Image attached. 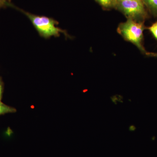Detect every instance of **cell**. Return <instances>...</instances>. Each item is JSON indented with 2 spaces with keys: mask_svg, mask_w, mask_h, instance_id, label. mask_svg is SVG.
Wrapping results in <instances>:
<instances>
[{
  "mask_svg": "<svg viewBox=\"0 0 157 157\" xmlns=\"http://www.w3.org/2000/svg\"><path fill=\"white\" fill-rule=\"evenodd\" d=\"M146 29L144 22L127 18L126 21L119 24L117 32L125 41L134 44L145 55L147 51L143 45L144 32Z\"/></svg>",
  "mask_w": 157,
  "mask_h": 157,
  "instance_id": "6da1fadb",
  "label": "cell"
},
{
  "mask_svg": "<svg viewBox=\"0 0 157 157\" xmlns=\"http://www.w3.org/2000/svg\"><path fill=\"white\" fill-rule=\"evenodd\" d=\"M20 10L28 17L40 36L48 39L52 37H59L60 34L63 33L67 38H71L67 31L57 26L59 22L53 18L35 15L23 10Z\"/></svg>",
  "mask_w": 157,
  "mask_h": 157,
  "instance_id": "7a4b0ae2",
  "label": "cell"
},
{
  "mask_svg": "<svg viewBox=\"0 0 157 157\" xmlns=\"http://www.w3.org/2000/svg\"><path fill=\"white\" fill-rule=\"evenodd\" d=\"M116 7L126 16L140 22H144L148 14L141 0H121L117 1Z\"/></svg>",
  "mask_w": 157,
  "mask_h": 157,
  "instance_id": "3957f363",
  "label": "cell"
},
{
  "mask_svg": "<svg viewBox=\"0 0 157 157\" xmlns=\"http://www.w3.org/2000/svg\"><path fill=\"white\" fill-rule=\"evenodd\" d=\"M144 6H146L155 17H157V0H141Z\"/></svg>",
  "mask_w": 157,
  "mask_h": 157,
  "instance_id": "277c9868",
  "label": "cell"
},
{
  "mask_svg": "<svg viewBox=\"0 0 157 157\" xmlns=\"http://www.w3.org/2000/svg\"><path fill=\"white\" fill-rule=\"evenodd\" d=\"M104 9H110L116 7L117 0H95Z\"/></svg>",
  "mask_w": 157,
  "mask_h": 157,
  "instance_id": "5b68a950",
  "label": "cell"
},
{
  "mask_svg": "<svg viewBox=\"0 0 157 157\" xmlns=\"http://www.w3.org/2000/svg\"><path fill=\"white\" fill-rule=\"evenodd\" d=\"M16 112V109L15 108L8 106L0 101V115Z\"/></svg>",
  "mask_w": 157,
  "mask_h": 157,
  "instance_id": "8992f818",
  "label": "cell"
},
{
  "mask_svg": "<svg viewBox=\"0 0 157 157\" xmlns=\"http://www.w3.org/2000/svg\"><path fill=\"white\" fill-rule=\"evenodd\" d=\"M147 29H148L153 36L157 40V21L147 28Z\"/></svg>",
  "mask_w": 157,
  "mask_h": 157,
  "instance_id": "52a82bcc",
  "label": "cell"
},
{
  "mask_svg": "<svg viewBox=\"0 0 157 157\" xmlns=\"http://www.w3.org/2000/svg\"><path fill=\"white\" fill-rule=\"evenodd\" d=\"M11 0H0V9L6 6H11Z\"/></svg>",
  "mask_w": 157,
  "mask_h": 157,
  "instance_id": "ba28073f",
  "label": "cell"
},
{
  "mask_svg": "<svg viewBox=\"0 0 157 157\" xmlns=\"http://www.w3.org/2000/svg\"><path fill=\"white\" fill-rule=\"evenodd\" d=\"M3 83L2 78L0 77V101H1L2 97L3 92Z\"/></svg>",
  "mask_w": 157,
  "mask_h": 157,
  "instance_id": "9c48e42d",
  "label": "cell"
},
{
  "mask_svg": "<svg viewBox=\"0 0 157 157\" xmlns=\"http://www.w3.org/2000/svg\"><path fill=\"white\" fill-rule=\"evenodd\" d=\"M145 55L147 56L150 57L157 58V52H147Z\"/></svg>",
  "mask_w": 157,
  "mask_h": 157,
  "instance_id": "30bf717a",
  "label": "cell"
},
{
  "mask_svg": "<svg viewBox=\"0 0 157 157\" xmlns=\"http://www.w3.org/2000/svg\"><path fill=\"white\" fill-rule=\"evenodd\" d=\"M121 1V0H117V1Z\"/></svg>",
  "mask_w": 157,
  "mask_h": 157,
  "instance_id": "8fae6325",
  "label": "cell"
}]
</instances>
